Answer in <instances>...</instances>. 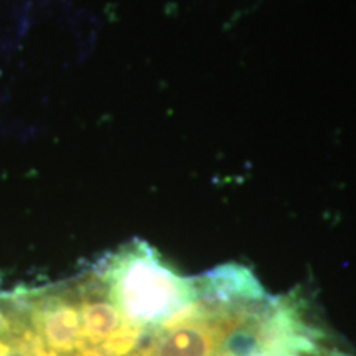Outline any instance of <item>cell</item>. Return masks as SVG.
<instances>
[{"label": "cell", "instance_id": "cell-3", "mask_svg": "<svg viewBox=\"0 0 356 356\" xmlns=\"http://www.w3.org/2000/svg\"><path fill=\"white\" fill-rule=\"evenodd\" d=\"M300 356H350V355H345V353H341V351H337V350H328L315 341L314 345L302 351Z\"/></svg>", "mask_w": 356, "mask_h": 356}, {"label": "cell", "instance_id": "cell-1", "mask_svg": "<svg viewBox=\"0 0 356 356\" xmlns=\"http://www.w3.org/2000/svg\"><path fill=\"white\" fill-rule=\"evenodd\" d=\"M95 267L119 314L142 337L167 327L198 300L200 279L177 274L139 239L111 252Z\"/></svg>", "mask_w": 356, "mask_h": 356}, {"label": "cell", "instance_id": "cell-2", "mask_svg": "<svg viewBox=\"0 0 356 356\" xmlns=\"http://www.w3.org/2000/svg\"><path fill=\"white\" fill-rule=\"evenodd\" d=\"M0 356H47L6 293H0Z\"/></svg>", "mask_w": 356, "mask_h": 356}]
</instances>
